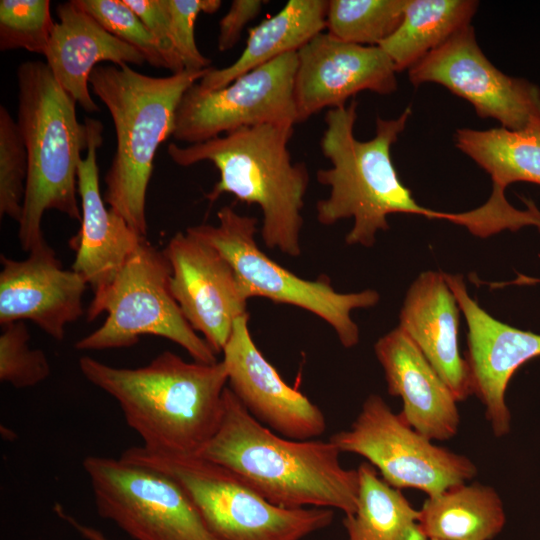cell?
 <instances>
[{"instance_id": "cell-24", "label": "cell", "mask_w": 540, "mask_h": 540, "mask_svg": "<svg viewBox=\"0 0 540 540\" xmlns=\"http://www.w3.org/2000/svg\"><path fill=\"white\" fill-rule=\"evenodd\" d=\"M327 4L328 0H289L274 16L248 30L245 48L231 65L210 67L198 85L218 90L259 66L297 52L326 29Z\"/></svg>"}, {"instance_id": "cell-6", "label": "cell", "mask_w": 540, "mask_h": 540, "mask_svg": "<svg viewBox=\"0 0 540 540\" xmlns=\"http://www.w3.org/2000/svg\"><path fill=\"white\" fill-rule=\"evenodd\" d=\"M209 68L158 77L111 64L90 75V90L109 111L116 134L103 198L141 236L147 237L146 197L158 147L173 136L183 95Z\"/></svg>"}, {"instance_id": "cell-9", "label": "cell", "mask_w": 540, "mask_h": 540, "mask_svg": "<svg viewBox=\"0 0 540 540\" xmlns=\"http://www.w3.org/2000/svg\"><path fill=\"white\" fill-rule=\"evenodd\" d=\"M218 224L188 227L190 235L214 247L232 266L249 299L265 297L275 303L307 310L327 322L345 348L358 344L360 332L351 312L379 301L375 290L339 293L328 278L303 279L269 258L255 238L258 220L225 205L217 212Z\"/></svg>"}, {"instance_id": "cell-7", "label": "cell", "mask_w": 540, "mask_h": 540, "mask_svg": "<svg viewBox=\"0 0 540 540\" xmlns=\"http://www.w3.org/2000/svg\"><path fill=\"white\" fill-rule=\"evenodd\" d=\"M120 458L178 482L221 540H302L334 519V511L328 508L276 506L225 467L196 455L161 454L132 446Z\"/></svg>"}, {"instance_id": "cell-2", "label": "cell", "mask_w": 540, "mask_h": 540, "mask_svg": "<svg viewBox=\"0 0 540 540\" xmlns=\"http://www.w3.org/2000/svg\"><path fill=\"white\" fill-rule=\"evenodd\" d=\"M78 364L91 384L118 403L149 451L195 455L220 425L228 383L222 360L188 362L164 351L138 368L114 367L88 355Z\"/></svg>"}, {"instance_id": "cell-23", "label": "cell", "mask_w": 540, "mask_h": 540, "mask_svg": "<svg viewBox=\"0 0 540 540\" xmlns=\"http://www.w3.org/2000/svg\"><path fill=\"white\" fill-rule=\"evenodd\" d=\"M459 310L444 273L426 271L407 291L399 328L417 345L457 401L472 394L467 361L458 346Z\"/></svg>"}, {"instance_id": "cell-33", "label": "cell", "mask_w": 540, "mask_h": 540, "mask_svg": "<svg viewBox=\"0 0 540 540\" xmlns=\"http://www.w3.org/2000/svg\"><path fill=\"white\" fill-rule=\"evenodd\" d=\"M169 16L176 50L188 70H204L211 60L197 47L195 23L200 13L213 14L219 10L220 0H164Z\"/></svg>"}, {"instance_id": "cell-25", "label": "cell", "mask_w": 540, "mask_h": 540, "mask_svg": "<svg viewBox=\"0 0 540 540\" xmlns=\"http://www.w3.org/2000/svg\"><path fill=\"white\" fill-rule=\"evenodd\" d=\"M419 512V526L428 540H491L506 522L499 494L477 482L429 496Z\"/></svg>"}, {"instance_id": "cell-4", "label": "cell", "mask_w": 540, "mask_h": 540, "mask_svg": "<svg viewBox=\"0 0 540 540\" xmlns=\"http://www.w3.org/2000/svg\"><path fill=\"white\" fill-rule=\"evenodd\" d=\"M291 125L242 127L205 142L170 143V159L181 167L211 162L220 178L205 195L210 202L222 194L260 207L261 237L270 249L301 255L302 210L309 185L305 163L293 162L288 148Z\"/></svg>"}, {"instance_id": "cell-22", "label": "cell", "mask_w": 540, "mask_h": 540, "mask_svg": "<svg viewBox=\"0 0 540 540\" xmlns=\"http://www.w3.org/2000/svg\"><path fill=\"white\" fill-rule=\"evenodd\" d=\"M55 22L44 54L57 83L86 112L99 111L91 96L89 79L100 62L141 65L144 56L133 46L109 33L74 0L56 8Z\"/></svg>"}, {"instance_id": "cell-13", "label": "cell", "mask_w": 540, "mask_h": 540, "mask_svg": "<svg viewBox=\"0 0 540 540\" xmlns=\"http://www.w3.org/2000/svg\"><path fill=\"white\" fill-rule=\"evenodd\" d=\"M408 75L415 86L446 87L472 104L479 117L495 119L501 127L521 130L540 120L539 87L495 67L479 47L471 25L428 53Z\"/></svg>"}, {"instance_id": "cell-11", "label": "cell", "mask_w": 540, "mask_h": 540, "mask_svg": "<svg viewBox=\"0 0 540 540\" xmlns=\"http://www.w3.org/2000/svg\"><path fill=\"white\" fill-rule=\"evenodd\" d=\"M340 452L363 456L396 489L434 496L472 479L476 465L465 455L437 446L372 394L347 430L329 439Z\"/></svg>"}, {"instance_id": "cell-17", "label": "cell", "mask_w": 540, "mask_h": 540, "mask_svg": "<svg viewBox=\"0 0 540 540\" xmlns=\"http://www.w3.org/2000/svg\"><path fill=\"white\" fill-rule=\"evenodd\" d=\"M249 314L238 318L222 351L229 388L259 422L294 439L321 436L326 419L317 405L289 386L251 337Z\"/></svg>"}, {"instance_id": "cell-35", "label": "cell", "mask_w": 540, "mask_h": 540, "mask_svg": "<svg viewBox=\"0 0 540 540\" xmlns=\"http://www.w3.org/2000/svg\"><path fill=\"white\" fill-rule=\"evenodd\" d=\"M268 1L234 0L219 21L217 46L220 52L232 49L239 41L246 25L256 18Z\"/></svg>"}, {"instance_id": "cell-3", "label": "cell", "mask_w": 540, "mask_h": 540, "mask_svg": "<svg viewBox=\"0 0 540 540\" xmlns=\"http://www.w3.org/2000/svg\"><path fill=\"white\" fill-rule=\"evenodd\" d=\"M357 106L352 99L326 112L320 148L331 167L319 169L316 178L330 192L316 204L318 222L329 226L352 217L354 224L345 237L346 244L371 247L378 231L389 228L390 214L443 219L444 212L427 209L415 201L392 161L391 147L404 131L411 108L406 107L394 119L377 117L374 137L362 141L354 135Z\"/></svg>"}, {"instance_id": "cell-15", "label": "cell", "mask_w": 540, "mask_h": 540, "mask_svg": "<svg viewBox=\"0 0 540 540\" xmlns=\"http://www.w3.org/2000/svg\"><path fill=\"white\" fill-rule=\"evenodd\" d=\"M297 58L298 123L325 108L345 106L362 91L388 95L397 89L395 66L379 46L344 42L322 32L297 51Z\"/></svg>"}, {"instance_id": "cell-29", "label": "cell", "mask_w": 540, "mask_h": 540, "mask_svg": "<svg viewBox=\"0 0 540 540\" xmlns=\"http://www.w3.org/2000/svg\"><path fill=\"white\" fill-rule=\"evenodd\" d=\"M54 25L49 0H1L0 50L44 55Z\"/></svg>"}, {"instance_id": "cell-34", "label": "cell", "mask_w": 540, "mask_h": 540, "mask_svg": "<svg viewBox=\"0 0 540 540\" xmlns=\"http://www.w3.org/2000/svg\"><path fill=\"white\" fill-rule=\"evenodd\" d=\"M124 1L139 16L157 42L160 53L165 61L166 69L170 70L171 73L184 71V64L175 47L164 0Z\"/></svg>"}, {"instance_id": "cell-18", "label": "cell", "mask_w": 540, "mask_h": 540, "mask_svg": "<svg viewBox=\"0 0 540 540\" xmlns=\"http://www.w3.org/2000/svg\"><path fill=\"white\" fill-rule=\"evenodd\" d=\"M468 326L467 364L472 394L485 408L495 436L510 430L511 414L505 392L514 372L540 356V335L498 321L473 300L461 276L444 274Z\"/></svg>"}, {"instance_id": "cell-32", "label": "cell", "mask_w": 540, "mask_h": 540, "mask_svg": "<svg viewBox=\"0 0 540 540\" xmlns=\"http://www.w3.org/2000/svg\"><path fill=\"white\" fill-rule=\"evenodd\" d=\"M74 1L109 33L136 48L150 65L166 69L157 42L124 0Z\"/></svg>"}, {"instance_id": "cell-14", "label": "cell", "mask_w": 540, "mask_h": 540, "mask_svg": "<svg viewBox=\"0 0 540 540\" xmlns=\"http://www.w3.org/2000/svg\"><path fill=\"white\" fill-rule=\"evenodd\" d=\"M171 267L170 286L184 318L222 353L248 298L229 262L212 246L185 232L174 234L163 250Z\"/></svg>"}, {"instance_id": "cell-10", "label": "cell", "mask_w": 540, "mask_h": 540, "mask_svg": "<svg viewBox=\"0 0 540 540\" xmlns=\"http://www.w3.org/2000/svg\"><path fill=\"white\" fill-rule=\"evenodd\" d=\"M97 514L134 540H221L183 487L165 473L89 455L82 462Z\"/></svg>"}, {"instance_id": "cell-8", "label": "cell", "mask_w": 540, "mask_h": 540, "mask_svg": "<svg viewBox=\"0 0 540 540\" xmlns=\"http://www.w3.org/2000/svg\"><path fill=\"white\" fill-rule=\"evenodd\" d=\"M171 267L164 253L144 239L102 296L92 299L86 318L107 316L103 324L79 339V351L126 348L144 335L166 338L194 361L213 364L217 354L184 318L171 286Z\"/></svg>"}, {"instance_id": "cell-36", "label": "cell", "mask_w": 540, "mask_h": 540, "mask_svg": "<svg viewBox=\"0 0 540 540\" xmlns=\"http://www.w3.org/2000/svg\"><path fill=\"white\" fill-rule=\"evenodd\" d=\"M73 529L84 540H112L98 528L85 524L80 520L74 522Z\"/></svg>"}, {"instance_id": "cell-27", "label": "cell", "mask_w": 540, "mask_h": 540, "mask_svg": "<svg viewBox=\"0 0 540 540\" xmlns=\"http://www.w3.org/2000/svg\"><path fill=\"white\" fill-rule=\"evenodd\" d=\"M357 472L356 511L343 520L348 540H428L419 526V510L399 489L380 478L369 462Z\"/></svg>"}, {"instance_id": "cell-26", "label": "cell", "mask_w": 540, "mask_h": 540, "mask_svg": "<svg viewBox=\"0 0 540 540\" xmlns=\"http://www.w3.org/2000/svg\"><path fill=\"white\" fill-rule=\"evenodd\" d=\"M478 8L473 0H406L402 21L379 47L397 72L409 70L428 53L471 25Z\"/></svg>"}, {"instance_id": "cell-31", "label": "cell", "mask_w": 540, "mask_h": 540, "mask_svg": "<svg viewBox=\"0 0 540 540\" xmlns=\"http://www.w3.org/2000/svg\"><path fill=\"white\" fill-rule=\"evenodd\" d=\"M30 333L24 321L1 325L0 380L15 388L33 387L51 373L46 354L30 346Z\"/></svg>"}, {"instance_id": "cell-28", "label": "cell", "mask_w": 540, "mask_h": 540, "mask_svg": "<svg viewBox=\"0 0 540 540\" xmlns=\"http://www.w3.org/2000/svg\"><path fill=\"white\" fill-rule=\"evenodd\" d=\"M406 0H328L326 30L362 46H379L400 25Z\"/></svg>"}, {"instance_id": "cell-19", "label": "cell", "mask_w": 540, "mask_h": 540, "mask_svg": "<svg viewBox=\"0 0 540 540\" xmlns=\"http://www.w3.org/2000/svg\"><path fill=\"white\" fill-rule=\"evenodd\" d=\"M28 254L23 260L0 256V324L29 320L62 341L65 326L84 313L88 284L62 266L47 242Z\"/></svg>"}, {"instance_id": "cell-21", "label": "cell", "mask_w": 540, "mask_h": 540, "mask_svg": "<svg viewBox=\"0 0 540 540\" xmlns=\"http://www.w3.org/2000/svg\"><path fill=\"white\" fill-rule=\"evenodd\" d=\"M388 393L402 399L401 417L429 440H449L459 429L457 399L424 354L399 327L374 345Z\"/></svg>"}, {"instance_id": "cell-16", "label": "cell", "mask_w": 540, "mask_h": 540, "mask_svg": "<svg viewBox=\"0 0 540 540\" xmlns=\"http://www.w3.org/2000/svg\"><path fill=\"white\" fill-rule=\"evenodd\" d=\"M454 141L456 147L484 169L493 182L487 202L474 210L459 213V225L481 237L528 226L529 212L511 206L504 191L514 182L540 185V120L521 130L461 128L456 130Z\"/></svg>"}, {"instance_id": "cell-37", "label": "cell", "mask_w": 540, "mask_h": 540, "mask_svg": "<svg viewBox=\"0 0 540 540\" xmlns=\"http://www.w3.org/2000/svg\"><path fill=\"white\" fill-rule=\"evenodd\" d=\"M429 540H439V539H429Z\"/></svg>"}, {"instance_id": "cell-1", "label": "cell", "mask_w": 540, "mask_h": 540, "mask_svg": "<svg viewBox=\"0 0 540 540\" xmlns=\"http://www.w3.org/2000/svg\"><path fill=\"white\" fill-rule=\"evenodd\" d=\"M340 453L330 440L276 434L226 387L220 425L195 455L225 467L276 506L337 509L347 516L356 511L358 472L342 467Z\"/></svg>"}, {"instance_id": "cell-5", "label": "cell", "mask_w": 540, "mask_h": 540, "mask_svg": "<svg viewBox=\"0 0 540 540\" xmlns=\"http://www.w3.org/2000/svg\"><path fill=\"white\" fill-rule=\"evenodd\" d=\"M17 125L28 174L18 239L30 252L46 243L41 222L47 210L81 221L78 168L82 151L100 121L79 122L76 102L61 88L45 62L28 60L17 68Z\"/></svg>"}, {"instance_id": "cell-12", "label": "cell", "mask_w": 540, "mask_h": 540, "mask_svg": "<svg viewBox=\"0 0 540 540\" xmlns=\"http://www.w3.org/2000/svg\"><path fill=\"white\" fill-rule=\"evenodd\" d=\"M297 52L284 54L218 90L198 82L183 95L173 138L196 144L242 127L298 123L294 99Z\"/></svg>"}, {"instance_id": "cell-20", "label": "cell", "mask_w": 540, "mask_h": 540, "mask_svg": "<svg viewBox=\"0 0 540 540\" xmlns=\"http://www.w3.org/2000/svg\"><path fill=\"white\" fill-rule=\"evenodd\" d=\"M103 125L94 129L78 168L81 227L70 241L75 250L72 270L86 281L99 298L147 237L132 229L125 219L106 206L100 193L97 150L102 144Z\"/></svg>"}, {"instance_id": "cell-30", "label": "cell", "mask_w": 540, "mask_h": 540, "mask_svg": "<svg viewBox=\"0 0 540 540\" xmlns=\"http://www.w3.org/2000/svg\"><path fill=\"white\" fill-rule=\"evenodd\" d=\"M28 174L27 152L14 120L0 106V216L19 222Z\"/></svg>"}]
</instances>
